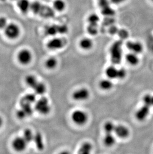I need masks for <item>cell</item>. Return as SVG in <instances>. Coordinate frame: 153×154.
I'll list each match as a JSON object with an SVG mask.
<instances>
[{
    "label": "cell",
    "instance_id": "obj_1",
    "mask_svg": "<svg viewBox=\"0 0 153 154\" xmlns=\"http://www.w3.org/2000/svg\"><path fill=\"white\" fill-rule=\"evenodd\" d=\"M30 10L35 15L46 19L51 18L55 16V11L53 8L39 2L35 1L31 3Z\"/></svg>",
    "mask_w": 153,
    "mask_h": 154
},
{
    "label": "cell",
    "instance_id": "obj_2",
    "mask_svg": "<svg viewBox=\"0 0 153 154\" xmlns=\"http://www.w3.org/2000/svg\"><path fill=\"white\" fill-rule=\"evenodd\" d=\"M69 31V28L66 25H50L45 26V35L48 36H54L58 34L64 35Z\"/></svg>",
    "mask_w": 153,
    "mask_h": 154
},
{
    "label": "cell",
    "instance_id": "obj_3",
    "mask_svg": "<svg viewBox=\"0 0 153 154\" xmlns=\"http://www.w3.org/2000/svg\"><path fill=\"white\" fill-rule=\"evenodd\" d=\"M122 42L118 41L114 42L110 48L111 60L114 64H118L122 61Z\"/></svg>",
    "mask_w": 153,
    "mask_h": 154
},
{
    "label": "cell",
    "instance_id": "obj_4",
    "mask_svg": "<svg viewBox=\"0 0 153 154\" xmlns=\"http://www.w3.org/2000/svg\"><path fill=\"white\" fill-rule=\"evenodd\" d=\"M35 108L37 111L44 115L49 113L51 110L49 101L45 97H42L36 101Z\"/></svg>",
    "mask_w": 153,
    "mask_h": 154
},
{
    "label": "cell",
    "instance_id": "obj_5",
    "mask_svg": "<svg viewBox=\"0 0 153 154\" xmlns=\"http://www.w3.org/2000/svg\"><path fill=\"white\" fill-rule=\"evenodd\" d=\"M67 44V40L64 38H54L47 44V47L49 50L55 51L63 48Z\"/></svg>",
    "mask_w": 153,
    "mask_h": 154
},
{
    "label": "cell",
    "instance_id": "obj_6",
    "mask_svg": "<svg viewBox=\"0 0 153 154\" xmlns=\"http://www.w3.org/2000/svg\"><path fill=\"white\" fill-rule=\"evenodd\" d=\"M20 32V29L16 23L8 24L6 28H4L5 35L10 39H16L19 37Z\"/></svg>",
    "mask_w": 153,
    "mask_h": 154
},
{
    "label": "cell",
    "instance_id": "obj_7",
    "mask_svg": "<svg viewBox=\"0 0 153 154\" xmlns=\"http://www.w3.org/2000/svg\"><path fill=\"white\" fill-rule=\"evenodd\" d=\"M73 121L78 125H82L87 122L88 116L84 111L77 110L74 111L71 115Z\"/></svg>",
    "mask_w": 153,
    "mask_h": 154
},
{
    "label": "cell",
    "instance_id": "obj_8",
    "mask_svg": "<svg viewBox=\"0 0 153 154\" xmlns=\"http://www.w3.org/2000/svg\"><path fill=\"white\" fill-rule=\"evenodd\" d=\"M32 54L29 50L24 49L19 52L17 58L20 63L22 64L26 65L28 64L32 60Z\"/></svg>",
    "mask_w": 153,
    "mask_h": 154
},
{
    "label": "cell",
    "instance_id": "obj_9",
    "mask_svg": "<svg viewBox=\"0 0 153 154\" xmlns=\"http://www.w3.org/2000/svg\"><path fill=\"white\" fill-rule=\"evenodd\" d=\"M90 96V92L87 88H82L74 92L73 98L76 101L85 100Z\"/></svg>",
    "mask_w": 153,
    "mask_h": 154
},
{
    "label": "cell",
    "instance_id": "obj_10",
    "mask_svg": "<svg viewBox=\"0 0 153 154\" xmlns=\"http://www.w3.org/2000/svg\"><path fill=\"white\" fill-rule=\"evenodd\" d=\"M28 143L22 137H16L14 140L12 145L14 149L16 151H22L26 148Z\"/></svg>",
    "mask_w": 153,
    "mask_h": 154
},
{
    "label": "cell",
    "instance_id": "obj_11",
    "mask_svg": "<svg viewBox=\"0 0 153 154\" xmlns=\"http://www.w3.org/2000/svg\"><path fill=\"white\" fill-rule=\"evenodd\" d=\"M126 46L132 52L137 54L141 53L143 51V45L139 42L128 41L126 44Z\"/></svg>",
    "mask_w": 153,
    "mask_h": 154
},
{
    "label": "cell",
    "instance_id": "obj_12",
    "mask_svg": "<svg viewBox=\"0 0 153 154\" xmlns=\"http://www.w3.org/2000/svg\"><path fill=\"white\" fill-rule=\"evenodd\" d=\"M150 107L144 104L135 114L136 118L138 121H142L144 120L149 115Z\"/></svg>",
    "mask_w": 153,
    "mask_h": 154
},
{
    "label": "cell",
    "instance_id": "obj_13",
    "mask_svg": "<svg viewBox=\"0 0 153 154\" xmlns=\"http://www.w3.org/2000/svg\"><path fill=\"white\" fill-rule=\"evenodd\" d=\"M114 132L117 137L122 139L127 138L130 134V132L128 128L122 125L116 126Z\"/></svg>",
    "mask_w": 153,
    "mask_h": 154
},
{
    "label": "cell",
    "instance_id": "obj_14",
    "mask_svg": "<svg viewBox=\"0 0 153 154\" xmlns=\"http://www.w3.org/2000/svg\"><path fill=\"white\" fill-rule=\"evenodd\" d=\"M31 3L28 0H19L17 6L22 13L26 14L30 10Z\"/></svg>",
    "mask_w": 153,
    "mask_h": 154
},
{
    "label": "cell",
    "instance_id": "obj_15",
    "mask_svg": "<svg viewBox=\"0 0 153 154\" xmlns=\"http://www.w3.org/2000/svg\"><path fill=\"white\" fill-rule=\"evenodd\" d=\"M80 47L84 50H89L92 48L93 41L90 38H84L79 42Z\"/></svg>",
    "mask_w": 153,
    "mask_h": 154
},
{
    "label": "cell",
    "instance_id": "obj_16",
    "mask_svg": "<svg viewBox=\"0 0 153 154\" xmlns=\"http://www.w3.org/2000/svg\"><path fill=\"white\" fill-rule=\"evenodd\" d=\"M33 141H34L37 148L39 150H42L44 149L43 137L40 133H36L34 136Z\"/></svg>",
    "mask_w": 153,
    "mask_h": 154
},
{
    "label": "cell",
    "instance_id": "obj_17",
    "mask_svg": "<svg viewBox=\"0 0 153 154\" xmlns=\"http://www.w3.org/2000/svg\"><path fill=\"white\" fill-rule=\"evenodd\" d=\"M54 10L57 12H62L66 8V4L64 0H55L53 3Z\"/></svg>",
    "mask_w": 153,
    "mask_h": 154
},
{
    "label": "cell",
    "instance_id": "obj_18",
    "mask_svg": "<svg viewBox=\"0 0 153 154\" xmlns=\"http://www.w3.org/2000/svg\"><path fill=\"white\" fill-rule=\"evenodd\" d=\"M126 60L127 63L132 66H136L138 64L139 61L137 54H134L133 52L127 54V55H126Z\"/></svg>",
    "mask_w": 153,
    "mask_h": 154
},
{
    "label": "cell",
    "instance_id": "obj_19",
    "mask_svg": "<svg viewBox=\"0 0 153 154\" xmlns=\"http://www.w3.org/2000/svg\"><path fill=\"white\" fill-rule=\"evenodd\" d=\"M118 69L113 66H110L106 70V75L110 79H117Z\"/></svg>",
    "mask_w": 153,
    "mask_h": 154
},
{
    "label": "cell",
    "instance_id": "obj_20",
    "mask_svg": "<svg viewBox=\"0 0 153 154\" xmlns=\"http://www.w3.org/2000/svg\"><path fill=\"white\" fill-rule=\"evenodd\" d=\"M92 146L90 143H84L81 146L79 150L78 153L81 154H88L91 153L92 150Z\"/></svg>",
    "mask_w": 153,
    "mask_h": 154
},
{
    "label": "cell",
    "instance_id": "obj_21",
    "mask_svg": "<svg viewBox=\"0 0 153 154\" xmlns=\"http://www.w3.org/2000/svg\"><path fill=\"white\" fill-rule=\"evenodd\" d=\"M104 142L106 146H112L116 143V138L113 135L112 133H106V135L104 138Z\"/></svg>",
    "mask_w": 153,
    "mask_h": 154
},
{
    "label": "cell",
    "instance_id": "obj_22",
    "mask_svg": "<svg viewBox=\"0 0 153 154\" xmlns=\"http://www.w3.org/2000/svg\"><path fill=\"white\" fill-rule=\"evenodd\" d=\"M35 93L36 94L42 95L45 94L46 91V87L45 85L42 82H38L36 86L33 88Z\"/></svg>",
    "mask_w": 153,
    "mask_h": 154
},
{
    "label": "cell",
    "instance_id": "obj_23",
    "mask_svg": "<svg viewBox=\"0 0 153 154\" xmlns=\"http://www.w3.org/2000/svg\"><path fill=\"white\" fill-rule=\"evenodd\" d=\"M100 86L103 90H110L113 87V83L110 79H103L100 82Z\"/></svg>",
    "mask_w": 153,
    "mask_h": 154
},
{
    "label": "cell",
    "instance_id": "obj_24",
    "mask_svg": "<svg viewBox=\"0 0 153 154\" xmlns=\"http://www.w3.org/2000/svg\"><path fill=\"white\" fill-rule=\"evenodd\" d=\"M26 82L29 87L33 89L38 82L36 77H35L34 76L32 75H29L26 76Z\"/></svg>",
    "mask_w": 153,
    "mask_h": 154
},
{
    "label": "cell",
    "instance_id": "obj_25",
    "mask_svg": "<svg viewBox=\"0 0 153 154\" xmlns=\"http://www.w3.org/2000/svg\"><path fill=\"white\" fill-rule=\"evenodd\" d=\"M34 136V135L29 129H26L23 132V138L25 139V140L28 143L32 142V141H33Z\"/></svg>",
    "mask_w": 153,
    "mask_h": 154
},
{
    "label": "cell",
    "instance_id": "obj_26",
    "mask_svg": "<svg viewBox=\"0 0 153 154\" xmlns=\"http://www.w3.org/2000/svg\"><path fill=\"white\" fill-rule=\"evenodd\" d=\"M36 101V96L34 94H28L22 98L21 102L28 103L32 104Z\"/></svg>",
    "mask_w": 153,
    "mask_h": 154
},
{
    "label": "cell",
    "instance_id": "obj_27",
    "mask_svg": "<svg viewBox=\"0 0 153 154\" xmlns=\"http://www.w3.org/2000/svg\"><path fill=\"white\" fill-rule=\"evenodd\" d=\"M57 64V60L54 57L48 58L45 63L46 67L50 69H54L56 66Z\"/></svg>",
    "mask_w": 153,
    "mask_h": 154
},
{
    "label": "cell",
    "instance_id": "obj_28",
    "mask_svg": "<svg viewBox=\"0 0 153 154\" xmlns=\"http://www.w3.org/2000/svg\"><path fill=\"white\" fill-rule=\"evenodd\" d=\"M116 125L113 123L112 122H107L104 125V130L106 133L111 134L114 132Z\"/></svg>",
    "mask_w": 153,
    "mask_h": 154
},
{
    "label": "cell",
    "instance_id": "obj_29",
    "mask_svg": "<svg viewBox=\"0 0 153 154\" xmlns=\"http://www.w3.org/2000/svg\"><path fill=\"white\" fill-rule=\"evenodd\" d=\"M99 20H100L99 17L95 14H92L91 15H90L88 18V24H91V25H98Z\"/></svg>",
    "mask_w": 153,
    "mask_h": 154
},
{
    "label": "cell",
    "instance_id": "obj_30",
    "mask_svg": "<svg viewBox=\"0 0 153 154\" xmlns=\"http://www.w3.org/2000/svg\"><path fill=\"white\" fill-rule=\"evenodd\" d=\"M143 103L149 107H153V95L150 94H146L143 97Z\"/></svg>",
    "mask_w": 153,
    "mask_h": 154
},
{
    "label": "cell",
    "instance_id": "obj_31",
    "mask_svg": "<svg viewBox=\"0 0 153 154\" xmlns=\"http://www.w3.org/2000/svg\"><path fill=\"white\" fill-rule=\"evenodd\" d=\"M87 32L88 34L92 35H95L98 34V25H91L88 24L87 27Z\"/></svg>",
    "mask_w": 153,
    "mask_h": 154
},
{
    "label": "cell",
    "instance_id": "obj_32",
    "mask_svg": "<svg viewBox=\"0 0 153 154\" xmlns=\"http://www.w3.org/2000/svg\"><path fill=\"white\" fill-rule=\"evenodd\" d=\"M99 4H100V7H103V9L102 10H103V13L104 14V15H106V8H107V9H108L110 11H112V12H114L113 10L110 9L109 7V6H107V0H99Z\"/></svg>",
    "mask_w": 153,
    "mask_h": 154
},
{
    "label": "cell",
    "instance_id": "obj_33",
    "mask_svg": "<svg viewBox=\"0 0 153 154\" xmlns=\"http://www.w3.org/2000/svg\"><path fill=\"white\" fill-rule=\"evenodd\" d=\"M126 75V71L124 69H118L117 79H123Z\"/></svg>",
    "mask_w": 153,
    "mask_h": 154
},
{
    "label": "cell",
    "instance_id": "obj_34",
    "mask_svg": "<svg viewBox=\"0 0 153 154\" xmlns=\"http://www.w3.org/2000/svg\"><path fill=\"white\" fill-rule=\"evenodd\" d=\"M7 25V20L6 17H0V29H4Z\"/></svg>",
    "mask_w": 153,
    "mask_h": 154
},
{
    "label": "cell",
    "instance_id": "obj_35",
    "mask_svg": "<svg viewBox=\"0 0 153 154\" xmlns=\"http://www.w3.org/2000/svg\"><path fill=\"white\" fill-rule=\"evenodd\" d=\"M16 115H17V117L20 118V119H23V118H25L27 116L26 114L23 111V110H22V108L17 111Z\"/></svg>",
    "mask_w": 153,
    "mask_h": 154
},
{
    "label": "cell",
    "instance_id": "obj_36",
    "mask_svg": "<svg viewBox=\"0 0 153 154\" xmlns=\"http://www.w3.org/2000/svg\"><path fill=\"white\" fill-rule=\"evenodd\" d=\"M119 35L122 38H126L128 36V32L124 29H122L120 31V32L119 33Z\"/></svg>",
    "mask_w": 153,
    "mask_h": 154
},
{
    "label": "cell",
    "instance_id": "obj_37",
    "mask_svg": "<svg viewBox=\"0 0 153 154\" xmlns=\"http://www.w3.org/2000/svg\"><path fill=\"white\" fill-rule=\"evenodd\" d=\"M126 0H110L111 3L114 5L120 4H122Z\"/></svg>",
    "mask_w": 153,
    "mask_h": 154
},
{
    "label": "cell",
    "instance_id": "obj_38",
    "mask_svg": "<svg viewBox=\"0 0 153 154\" xmlns=\"http://www.w3.org/2000/svg\"><path fill=\"white\" fill-rule=\"evenodd\" d=\"M3 123V119H2V118L0 117V127L2 126Z\"/></svg>",
    "mask_w": 153,
    "mask_h": 154
},
{
    "label": "cell",
    "instance_id": "obj_39",
    "mask_svg": "<svg viewBox=\"0 0 153 154\" xmlns=\"http://www.w3.org/2000/svg\"><path fill=\"white\" fill-rule=\"evenodd\" d=\"M152 1H153V0H152Z\"/></svg>",
    "mask_w": 153,
    "mask_h": 154
}]
</instances>
